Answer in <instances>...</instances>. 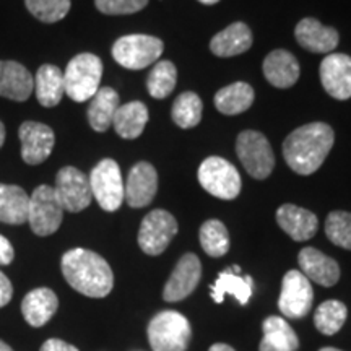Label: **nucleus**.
<instances>
[{"label":"nucleus","mask_w":351,"mask_h":351,"mask_svg":"<svg viewBox=\"0 0 351 351\" xmlns=\"http://www.w3.org/2000/svg\"><path fill=\"white\" fill-rule=\"evenodd\" d=\"M335 134L324 122H313L293 130L283 143V156L295 173L309 176L322 166L330 153Z\"/></svg>","instance_id":"nucleus-1"},{"label":"nucleus","mask_w":351,"mask_h":351,"mask_svg":"<svg viewBox=\"0 0 351 351\" xmlns=\"http://www.w3.org/2000/svg\"><path fill=\"white\" fill-rule=\"evenodd\" d=\"M64 278L75 291L88 298H104L112 291L114 274L99 254L88 249H70L60 262Z\"/></svg>","instance_id":"nucleus-2"},{"label":"nucleus","mask_w":351,"mask_h":351,"mask_svg":"<svg viewBox=\"0 0 351 351\" xmlns=\"http://www.w3.org/2000/svg\"><path fill=\"white\" fill-rule=\"evenodd\" d=\"M103 62L98 56L83 52L70 60L64 72L65 95L75 103H85L99 90Z\"/></svg>","instance_id":"nucleus-3"},{"label":"nucleus","mask_w":351,"mask_h":351,"mask_svg":"<svg viewBox=\"0 0 351 351\" xmlns=\"http://www.w3.org/2000/svg\"><path fill=\"white\" fill-rule=\"evenodd\" d=\"M191 337V324L176 311H163L148 324V341L153 351H186Z\"/></svg>","instance_id":"nucleus-4"},{"label":"nucleus","mask_w":351,"mask_h":351,"mask_svg":"<svg viewBox=\"0 0 351 351\" xmlns=\"http://www.w3.org/2000/svg\"><path fill=\"white\" fill-rule=\"evenodd\" d=\"M165 44L160 38L148 34H129L114 43L112 57L129 70H142L156 62L163 54Z\"/></svg>","instance_id":"nucleus-5"},{"label":"nucleus","mask_w":351,"mask_h":351,"mask_svg":"<svg viewBox=\"0 0 351 351\" xmlns=\"http://www.w3.org/2000/svg\"><path fill=\"white\" fill-rule=\"evenodd\" d=\"M65 210L57 199L54 187L39 186L29 195L28 223L36 236H51L62 225Z\"/></svg>","instance_id":"nucleus-6"},{"label":"nucleus","mask_w":351,"mask_h":351,"mask_svg":"<svg viewBox=\"0 0 351 351\" xmlns=\"http://www.w3.org/2000/svg\"><path fill=\"white\" fill-rule=\"evenodd\" d=\"M200 186L210 195L221 200H232L241 192V176L230 161L219 156H210L200 165L199 173Z\"/></svg>","instance_id":"nucleus-7"},{"label":"nucleus","mask_w":351,"mask_h":351,"mask_svg":"<svg viewBox=\"0 0 351 351\" xmlns=\"http://www.w3.org/2000/svg\"><path fill=\"white\" fill-rule=\"evenodd\" d=\"M91 194L104 212H116L124 202V181L121 168L111 158L101 160L90 174Z\"/></svg>","instance_id":"nucleus-8"},{"label":"nucleus","mask_w":351,"mask_h":351,"mask_svg":"<svg viewBox=\"0 0 351 351\" xmlns=\"http://www.w3.org/2000/svg\"><path fill=\"white\" fill-rule=\"evenodd\" d=\"M236 152H238V158L243 163L244 169L252 178L267 179L274 171V150H271L269 140L261 132H241L238 142H236Z\"/></svg>","instance_id":"nucleus-9"},{"label":"nucleus","mask_w":351,"mask_h":351,"mask_svg":"<svg viewBox=\"0 0 351 351\" xmlns=\"http://www.w3.org/2000/svg\"><path fill=\"white\" fill-rule=\"evenodd\" d=\"M178 232V221L166 210H153L138 230V245L147 256H160Z\"/></svg>","instance_id":"nucleus-10"},{"label":"nucleus","mask_w":351,"mask_h":351,"mask_svg":"<svg viewBox=\"0 0 351 351\" xmlns=\"http://www.w3.org/2000/svg\"><path fill=\"white\" fill-rule=\"evenodd\" d=\"M54 191L62 208L70 213L85 210L93 199L88 176L73 166H65L57 173Z\"/></svg>","instance_id":"nucleus-11"},{"label":"nucleus","mask_w":351,"mask_h":351,"mask_svg":"<svg viewBox=\"0 0 351 351\" xmlns=\"http://www.w3.org/2000/svg\"><path fill=\"white\" fill-rule=\"evenodd\" d=\"M314 291L311 282L300 270H289L283 276L278 307L288 319H301L313 307Z\"/></svg>","instance_id":"nucleus-12"},{"label":"nucleus","mask_w":351,"mask_h":351,"mask_svg":"<svg viewBox=\"0 0 351 351\" xmlns=\"http://www.w3.org/2000/svg\"><path fill=\"white\" fill-rule=\"evenodd\" d=\"M19 137L21 142V158L26 165H41L51 156L56 143L54 130L41 122L26 121L20 125Z\"/></svg>","instance_id":"nucleus-13"},{"label":"nucleus","mask_w":351,"mask_h":351,"mask_svg":"<svg viewBox=\"0 0 351 351\" xmlns=\"http://www.w3.org/2000/svg\"><path fill=\"white\" fill-rule=\"evenodd\" d=\"M202 276V263L195 254H186L179 258L174 267L168 283L163 289V298L168 302L182 301L184 298L192 295Z\"/></svg>","instance_id":"nucleus-14"},{"label":"nucleus","mask_w":351,"mask_h":351,"mask_svg":"<svg viewBox=\"0 0 351 351\" xmlns=\"http://www.w3.org/2000/svg\"><path fill=\"white\" fill-rule=\"evenodd\" d=\"M158 191V174L153 165L142 161L130 169L124 184V200L132 208L150 205Z\"/></svg>","instance_id":"nucleus-15"},{"label":"nucleus","mask_w":351,"mask_h":351,"mask_svg":"<svg viewBox=\"0 0 351 351\" xmlns=\"http://www.w3.org/2000/svg\"><path fill=\"white\" fill-rule=\"evenodd\" d=\"M320 82L332 98L345 101L351 98V57L328 54L320 64Z\"/></svg>","instance_id":"nucleus-16"},{"label":"nucleus","mask_w":351,"mask_h":351,"mask_svg":"<svg viewBox=\"0 0 351 351\" xmlns=\"http://www.w3.org/2000/svg\"><path fill=\"white\" fill-rule=\"evenodd\" d=\"M301 274L309 282H315L322 287H333L340 280V267L332 257L314 247H304L298 256Z\"/></svg>","instance_id":"nucleus-17"},{"label":"nucleus","mask_w":351,"mask_h":351,"mask_svg":"<svg viewBox=\"0 0 351 351\" xmlns=\"http://www.w3.org/2000/svg\"><path fill=\"white\" fill-rule=\"evenodd\" d=\"M34 90V77L15 60H0V96L12 101H26Z\"/></svg>","instance_id":"nucleus-18"},{"label":"nucleus","mask_w":351,"mask_h":351,"mask_svg":"<svg viewBox=\"0 0 351 351\" xmlns=\"http://www.w3.org/2000/svg\"><path fill=\"white\" fill-rule=\"evenodd\" d=\"M295 36L304 49L315 54H328L339 46L340 41L337 29L324 26L315 19L301 20L295 29Z\"/></svg>","instance_id":"nucleus-19"},{"label":"nucleus","mask_w":351,"mask_h":351,"mask_svg":"<svg viewBox=\"0 0 351 351\" xmlns=\"http://www.w3.org/2000/svg\"><path fill=\"white\" fill-rule=\"evenodd\" d=\"M276 223L295 241H307L317 232V217L309 210L285 204L276 210Z\"/></svg>","instance_id":"nucleus-20"},{"label":"nucleus","mask_w":351,"mask_h":351,"mask_svg":"<svg viewBox=\"0 0 351 351\" xmlns=\"http://www.w3.org/2000/svg\"><path fill=\"white\" fill-rule=\"evenodd\" d=\"M59 307L57 295L49 288H36L21 301V314L32 327H43L54 317Z\"/></svg>","instance_id":"nucleus-21"},{"label":"nucleus","mask_w":351,"mask_h":351,"mask_svg":"<svg viewBox=\"0 0 351 351\" xmlns=\"http://www.w3.org/2000/svg\"><path fill=\"white\" fill-rule=\"evenodd\" d=\"M263 75L276 88H289L300 78V64L291 52L276 49L263 60Z\"/></svg>","instance_id":"nucleus-22"},{"label":"nucleus","mask_w":351,"mask_h":351,"mask_svg":"<svg viewBox=\"0 0 351 351\" xmlns=\"http://www.w3.org/2000/svg\"><path fill=\"white\" fill-rule=\"evenodd\" d=\"M213 301L219 304L226 295L234 296V300L241 306H245L252 296V278L251 276H241V269L238 265L230 267L218 275L217 282L210 288Z\"/></svg>","instance_id":"nucleus-23"},{"label":"nucleus","mask_w":351,"mask_h":351,"mask_svg":"<svg viewBox=\"0 0 351 351\" xmlns=\"http://www.w3.org/2000/svg\"><path fill=\"white\" fill-rule=\"evenodd\" d=\"M252 46V33L251 28L243 21L232 23L228 28L215 34L210 41V49L218 57H232L243 54L249 51Z\"/></svg>","instance_id":"nucleus-24"},{"label":"nucleus","mask_w":351,"mask_h":351,"mask_svg":"<svg viewBox=\"0 0 351 351\" xmlns=\"http://www.w3.org/2000/svg\"><path fill=\"white\" fill-rule=\"evenodd\" d=\"M34 91L39 104L44 108H54L62 101L65 93L64 72L57 65L44 64L34 75Z\"/></svg>","instance_id":"nucleus-25"},{"label":"nucleus","mask_w":351,"mask_h":351,"mask_svg":"<svg viewBox=\"0 0 351 351\" xmlns=\"http://www.w3.org/2000/svg\"><path fill=\"white\" fill-rule=\"evenodd\" d=\"M119 108V95L112 88L104 86L96 91L88 108V122L96 132H106L112 127L114 114Z\"/></svg>","instance_id":"nucleus-26"},{"label":"nucleus","mask_w":351,"mask_h":351,"mask_svg":"<svg viewBox=\"0 0 351 351\" xmlns=\"http://www.w3.org/2000/svg\"><path fill=\"white\" fill-rule=\"evenodd\" d=\"M148 122V109L140 101L122 104L114 114L112 127L122 138L134 140L142 135Z\"/></svg>","instance_id":"nucleus-27"},{"label":"nucleus","mask_w":351,"mask_h":351,"mask_svg":"<svg viewBox=\"0 0 351 351\" xmlns=\"http://www.w3.org/2000/svg\"><path fill=\"white\" fill-rule=\"evenodd\" d=\"M29 195L20 186L0 184V221L23 225L28 221Z\"/></svg>","instance_id":"nucleus-28"},{"label":"nucleus","mask_w":351,"mask_h":351,"mask_svg":"<svg viewBox=\"0 0 351 351\" xmlns=\"http://www.w3.org/2000/svg\"><path fill=\"white\" fill-rule=\"evenodd\" d=\"M254 103V90L251 85L244 82L232 83L230 86L221 88L215 95V106L221 114L226 116H236L247 111Z\"/></svg>","instance_id":"nucleus-29"},{"label":"nucleus","mask_w":351,"mask_h":351,"mask_svg":"<svg viewBox=\"0 0 351 351\" xmlns=\"http://www.w3.org/2000/svg\"><path fill=\"white\" fill-rule=\"evenodd\" d=\"M202 111H204L202 99L192 91H186L176 98L171 109V117L181 129H192L202 121Z\"/></svg>","instance_id":"nucleus-30"},{"label":"nucleus","mask_w":351,"mask_h":351,"mask_svg":"<svg viewBox=\"0 0 351 351\" xmlns=\"http://www.w3.org/2000/svg\"><path fill=\"white\" fill-rule=\"evenodd\" d=\"M348 309L341 301L328 300L317 307L314 315L315 328L324 335H335L343 327Z\"/></svg>","instance_id":"nucleus-31"},{"label":"nucleus","mask_w":351,"mask_h":351,"mask_svg":"<svg viewBox=\"0 0 351 351\" xmlns=\"http://www.w3.org/2000/svg\"><path fill=\"white\" fill-rule=\"evenodd\" d=\"M202 249L210 257H221L230 251V234L219 219H208L200 228Z\"/></svg>","instance_id":"nucleus-32"},{"label":"nucleus","mask_w":351,"mask_h":351,"mask_svg":"<svg viewBox=\"0 0 351 351\" xmlns=\"http://www.w3.org/2000/svg\"><path fill=\"white\" fill-rule=\"evenodd\" d=\"M178 82V70L169 60H160L148 75L147 88L155 99H165L173 93Z\"/></svg>","instance_id":"nucleus-33"},{"label":"nucleus","mask_w":351,"mask_h":351,"mask_svg":"<svg viewBox=\"0 0 351 351\" xmlns=\"http://www.w3.org/2000/svg\"><path fill=\"white\" fill-rule=\"evenodd\" d=\"M263 339L269 340L278 348L287 351H296L300 348V340H298L296 332L289 326L287 320L276 315H270L263 320Z\"/></svg>","instance_id":"nucleus-34"},{"label":"nucleus","mask_w":351,"mask_h":351,"mask_svg":"<svg viewBox=\"0 0 351 351\" xmlns=\"http://www.w3.org/2000/svg\"><path fill=\"white\" fill-rule=\"evenodd\" d=\"M25 5L43 23H57L70 12V0H25Z\"/></svg>","instance_id":"nucleus-35"},{"label":"nucleus","mask_w":351,"mask_h":351,"mask_svg":"<svg viewBox=\"0 0 351 351\" xmlns=\"http://www.w3.org/2000/svg\"><path fill=\"white\" fill-rule=\"evenodd\" d=\"M326 234L330 243L351 251V213L332 212L326 219Z\"/></svg>","instance_id":"nucleus-36"},{"label":"nucleus","mask_w":351,"mask_h":351,"mask_svg":"<svg viewBox=\"0 0 351 351\" xmlns=\"http://www.w3.org/2000/svg\"><path fill=\"white\" fill-rule=\"evenodd\" d=\"M148 0H95V5L104 15H130L147 7Z\"/></svg>","instance_id":"nucleus-37"},{"label":"nucleus","mask_w":351,"mask_h":351,"mask_svg":"<svg viewBox=\"0 0 351 351\" xmlns=\"http://www.w3.org/2000/svg\"><path fill=\"white\" fill-rule=\"evenodd\" d=\"M15 258V249L5 236L0 234V265H10Z\"/></svg>","instance_id":"nucleus-38"},{"label":"nucleus","mask_w":351,"mask_h":351,"mask_svg":"<svg viewBox=\"0 0 351 351\" xmlns=\"http://www.w3.org/2000/svg\"><path fill=\"white\" fill-rule=\"evenodd\" d=\"M13 298V287L8 276L0 271V307L7 306Z\"/></svg>","instance_id":"nucleus-39"},{"label":"nucleus","mask_w":351,"mask_h":351,"mask_svg":"<svg viewBox=\"0 0 351 351\" xmlns=\"http://www.w3.org/2000/svg\"><path fill=\"white\" fill-rule=\"evenodd\" d=\"M41 351H80L77 346L67 343V341L59 339L46 340L41 346Z\"/></svg>","instance_id":"nucleus-40"},{"label":"nucleus","mask_w":351,"mask_h":351,"mask_svg":"<svg viewBox=\"0 0 351 351\" xmlns=\"http://www.w3.org/2000/svg\"><path fill=\"white\" fill-rule=\"evenodd\" d=\"M258 351H287V350L278 348V346H275L274 343H270L269 340L262 339V341H261V346H258Z\"/></svg>","instance_id":"nucleus-41"},{"label":"nucleus","mask_w":351,"mask_h":351,"mask_svg":"<svg viewBox=\"0 0 351 351\" xmlns=\"http://www.w3.org/2000/svg\"><path fill=\"white\" fill-rule=\"evenodd\" d=\"M208 351H236L234 348H231L230 345H225V343H217L213 345L212 348H210Z\"/></svg>","instance_id":"nucleus-42"},{"label":"nucleus","mask_w":351,"mask_h":351,"mask_svg":"<svg viewBox=\"0 0 351 351\" xmlns=\"http://www.w3.org/2000/svg\"><path fill=\"white\" fill-rule=\"evenodd\" d=\"M3 142H5V125L0 122V148H2Z\"/></svg>","instance_id":"nucleus-43"},{"label":"nucleus","mask_w":351,"mask_h":351,"mask_svg":"<svg viewBox=\"0 0 351 351\" xmlns=\"http://www.w3.org/2000/svg\"><path fill=\"white\" fill-rule=\"evenodd\" d=\"M0 351H13V350L10 348V346H8V345L5 343V341L0 340Z\"/></svg>","instance_id":"nucleus-44"},{"label":"nucleus","mask_w":351,"mask_h":351,"mask_svg":"<svg viewBox=\"0 0 351 351\" xmlns=\"http://www.w3.org/2000/svg\"><path fill=\"white\" fill-rule=\"evenodd\" d=\"M200 3H204V5H213V3H218L219 0H199Z\"/></svg>","instance_id":"nucleus-45"},{"label":"nucleus","mask_w":351,"mask_h":351,"mask_svg":"<svg viewBox=\"0 0 351 351\" xmlns=\"http://www.w3.org/2000/svg\"><path fill=\"white\" fill-rule=\"evenodd\" d=\"M319 351H341V350L333 348V346H326V348H322V350H319Z\"/></svg>","instance_id":"nucleus-46"}]
</instances>
